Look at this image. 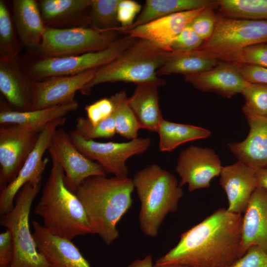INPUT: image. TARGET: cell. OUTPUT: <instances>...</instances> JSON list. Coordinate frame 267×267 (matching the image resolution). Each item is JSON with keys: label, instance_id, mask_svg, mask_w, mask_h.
I'll use <instances>...</instances> for the list:
<instances>
[{"label": "cell", "instance_id": "cell-14", "mask_svg": "<svg viewBox=\"0 0 267 267\" xmlns=\"http://www.w3.org/2000/svg\"><path fill=\"white\" fill-rule=\"evenodd\" d=\"M222 168L213 149L191 145L181 151L175 170L181 178L179 185L187 184L188 191H193L209 188L212 179L220 175Z\"/></svg>", "mask_w": 267, "mask_h": 267}, {"label": "cell", "instance_id": "cell-44", "mask_svg": "<svg viewBox=\"0 0 267 267\" xmlns=\"http://www.w3.org/2000/svg\"><path fill=\"white\" fill-rule=\"evenodd\" d=\"M127 267H154L152 257L151 255H147L143 259L132 262Z\"/></svg>", "mask_w": 267, "mask_h": 267}, {"label": "cell", "instance_id": "cell-13", "mask_svg": "<svg viewBox=\"0 0 267 267\" xmlns=\"http://www.w3.org/2000/svg\"><path fill=\"white\" fill-rule=\"evenodd\" d=\"M48 151L62 167L67 188L75 193L87 178L95 176H106V173L97 163L92 161L80 152L71 141L69 134L58 128L52 136Z\"/></svg>", "mask_w": 267, "mask_h": 267}, {"label": "cell", "instance_id": "cell-8", "mask_svg": "<svg viewBox=\"0 0 267 267\" xmlns=\"http://www.w3.org/2000/svg\"><path fill=\"white\" fill-rule=\"evenodd\" d=\"M117 32L91 27L46 28L36 52L41 57L74 56L105 49L117 39Z\"/></svg>", "mask_w": 267, "mask_h": 267}, {"label": "cell", "instance_id": "cell-5", "mask_svg": "<svg viewBox=\"0 0 267 267\" xmlns=\"http://www.w3.org/2000/svg\"><path fill=\"white\" fill-rule=\"evenodd\" d=\"M177 52L165 50L148 41L138 39L116 59L97 69L92 80L81 92L89 94L91 88L106 83L164 85L166 81L158 77L157 71Z\"/></svg>", "mask_w": 267, "mask_h": 267}, {"label": "cell", "instance_id": "cell-23", "mask_svg": "<svg viewBox=\"0 0 267 267\" xmlns=\"http://www.w3.org/2000/svg\"><path fill=\"white\" fill-rule=\"evenodd\" d=\"M92 0H42L38 4L46 27L69 28L88 27Z\"/></svg>", "mask_w": 267, "mask_h": 267}, {"label": "cell", "instance_id": "cell-20", "mask_svg": "<svg viewBox=\"0 0 267 267\" xmlns=\"http://www.w3.org/2000/svg\"><path fill=\"white\" fill-rule=\"evenodd\" d=\"M249 126L246 138L228 146L238 159L254 170L267 168V116H245Z\"/></svg>", "mask_w": 267, "mask_h": 267}, {"label": "cell", "instance_id": "cell-26", "mask_svg": "<svg viewBox=\"0 0 267 267\" xmlns=\"http://www.w3.org/2000/svg\"><path fill=\"white\" fill-rule=\"evenodd\" d=\"M76 100L48 108L20 111L14 110L0 102V124H19L44 128L49 122L62 117L76 110L78 107Z\"/></svg>", "mask_w": 267, "mask_h": 267}, {"label": "cell", "instance_id": "cell-18", "mask_svg": "<svg viewBox=\"0 0 267 267\" xmlns=\"http://www.w3.org/2000/svg\"><path fill=\"white\" fill-rule=\"evenodd\" d=\"M183 77L197 89L215 92L228 98L241 93L249 83L241 76L237 65L222 61H219L211 70L183 75Z\"/></svg>", "mask_w": 267, "mask_h": 267}, {"label": "cell", "instance_id": "cell-6", "mask_svg": "<svg viewBox=\"0 0 267 267\" xmlns=\"http://www.w3.org/2000/svg\"><path fill=\"white\" fill-rule=\"evenodd\" d=\"M267 43V20L237 19L217 15L211 36L196 50L219 61L230 62L247 46Z\"/></svg>", "mask_w": 267, "mask_h": 267}, {"label": "cell", "instance_id": "cell-19", "mask_svg": "<svg viewBox=\"0 0 267 267\" xmlns=\"http://www.w3.org/2000/svg\"><path fill=\"white\" fill-rule=\"evenodd\" d=\"M220 176V184L228 200L227 210L241 214L246 210L258 186L255 170L238 161L233 164L222 167Z\"/></svg>", "mask_w": 267, "mask_h": 267}, {"label": "cell", "instance_id": "cell-31", "mask_svg": "<svg viewBox=\"0 0 267 267\" xmlns=\"http://www.w3.org/2000/svg\"><path fill=\"white\" fill-rule=\"evenodd\" d=\"M222 15L237 19L267 20V0H218Z\"/></svg>", "mask_w": 267, "mask_h": 267}, {"label": "cell", "instance_id": "cell-30", "mask_svg": "<svg viewBox=\"0 0 267 267\" xmlns=\"http://www.w3.org/2000/svg\"><path fill=\"white\" fill-rule=\"evenodd\" d=\"M110 98L114 105L116 133L128 139L138 138V132L141 128L129 105L125 91L121 90Z\"/></svg>", "mask_w": 267, "mask_h": 267}, {"label": "cell", "instance_id": "cell-36", "mask_svg": "<svg viewBox=\"0 0 267 267\" xmlns=\"http://www.w3.org/2000/svg\"><path fill=\"white\" fill-rule=\"evenodd\" d=\"M230 63L267 68V44H256L243 48L232 57Z\"/></svg>", "mask_w": 267, "mask_h": 267}, {"label": "cell", "instance_id": "cell-40", "mask_svg": "<svg viewBox=\"0 0 267 267\" xmlns=\"http://www.w3.org/2000/svg\"><path fill=\"white\" fill-rule=\"evenodd\" d=\"M85 109L88 119L96 125L110 116L114 111V105L111 99L103 98L87 105Z\"/></svg>", "mask_w": 267, "mask_h": 267}, {"label": "cell", "instance_id": "cell-41", "mask_svg": "<svg viewBox=\"0 0 267 267\" xmlns=\"http://www.w3.org/2000/svg\"><path fill=\"white\" fill-rule=\"evenodd\" d=\"M226 267H267V254L259 246L254 245L243 256Z\"/></svg>", "mask_w": 267, "mask_h": 267}, {"label": "cell", "instance_id": "cell-22", "mask_svg": "<svg viewBox=\"0 0 267 267\" xmlns=\"http://www.w3.org/2000/svg\"><path fill=\"white\" fill-rule=\"evenodd\" d=\"M244 213L241 228L244 252L256 245L267 254V190L258 186Z\"/></svg>", "mask_w": 267, "mask_h": 267}, {"label": "cell", "instance_id": "cell-29", "mask_svg": "<svg viewBox=\"0 0 267 267\" xmlns=\"http://www.w3.org/2000/svg\"><path fill=\"white\" fill-rule=\"evenodd\" d=\"M219 60L198 50L177 52L157 71V76L192 74L211 70Z\"/></svg>", "mask_w": 267, "mask_h": 267}, {"label": "cell", "instance_id": "cell-3", "mask_svg": "<svg viewBox=\"0 0 267 267\" xmlns=\"http://www.w3.org/2000/svg\"><path fill=\"white\" fill-rule=\"evenodd\" d=\"M51 160L50 172L35 214L55 236L72 240L78 236L94 234L82 204L65 185L62 167L54 158Z\"/></svg>", "mask_w": 267, "mask_h": 267}, {"label": "cell", "instance_id": "cell-15", "mask_svg": "<svg viewBox=\"0 0 267 267\" xmlns=\"http://www.w3.org/2000/svg\"><path fill=\"white\" fill-rule=\"evenodd\" d=\"M96 69L75 75L52 76L32 82L30 110L55 106L73 101L76 92L93 79Z\"/></svg>", "mask_w": 267, "mask_h": 267}, {"label": "cell", "instance_id": "cell-38", "mask_svg": "<svg viewBox=\"0 0 267 267\" xmlns=\"http://www.w3.org/2000/svg\"><path fill=\"white\" fill-rule=\"evenodd\" d=\"M204 43L189 24L172 42V51L185 52L195 50Z\"/></svg>", "mask_w": 267, "mask_h": 267}, {"label": "cell", "instance_id": "cell-25", "mask_svg": "<svg viewBox=\"0 0 267 267\" xmlns=\"http://www.w3.org/2000/svg\"><path fill=\"white\" fill-rule=\"evenodd\" d=\"M155 83L137 84L128 98L129 105L141 128L157 132L164 119L159 104L158 87Z\"/></svg>", "mask_w": 267, "mask_h": 267}, {"label": "cell", "instance_id": "cell-32", "mask_svg": "<svg viewBox=\"0 0 267 267\" xmlns=\"http://www.w3.org/2000/svg\"><path fill=\"white\" fill-rule=\"evenodd\" d=\"M121 0H92L89 14V25L103 31H116L121 27L117 9Z\"/></svg>", "mask_w": 267, "mask_h": 267}, {"label": "cell", "instance_id": "cell-16", "mask_svg": "<svg viewBox=\"0 0 267 267\" xmlns=\"http://www.w3.org/2000/svg\"><path fill=\"white\" fill-rule=\"evenodd\" d=\"M163 16L123 33L137 39L148 41L159 48L172 51L173 40L204 8Z\"/></svg>", "mask_w": 267, "mask_h": 267}, {"label": "cell", "instance_id": "cell-45", "mask_svg": "<svg viewBox=\"0 0 267 267\" xmlns=\"http://www.w3.org/2000/svg\"><path fill=\"white\" fill-rule=\"evenodd\" d=\"M255 172L258 186L267 190V168L255 170Z\"/></svg>", "mask_w": 267, "mask_h": 267}, {"label": "cell", "instance_id": "cell-34", "mask_svg": "<svg viewBox=\"0 0 267 267\" xmlns=\"http://www.w3.org/2000/svg\"><path fill=\"white\" fill-rule=\"evenodd\" d=\"M241 94L245 100L242 107L245 116H267V85L249 83Z\"/></svg>", "mask_w": 267, "mask_h": 267}, {"label": "cell", "instance_id": "cell-1", "mask_svg": "<svg viewBox=\"0 0 267 267\" xmlns=\"http://www.w3.org/2000/svg\"><path fill=\"white\" fill-rule=\"evenodd\" d=\"M241 214L216 210L182 233L178 244L158 258L155 266L226 267L245 253L242 245Z\"/></svg>", "mask_w": 267, "mask_h": 267}, {"label": "cell", "instance_id": "cell-27", "mask_svg": "<svg viewBox=\"0 0 267 267\" xmlns=\"http://www.w3.org/2000/svg\"><path fill=\"white\" fill-rule=\"evenodd\" d=\"M217 7V0H146L133 24L120 33L168 15L205 7Z\"/></svg>", "mask_w": 267, "mask_h": 267}, {"label": "cell", "instance_id": "cell-11", "mask_svg": "<svg viewBox=\"0 0 267 267\" xmlns=\"http://www.w3.org/2000/svg\"><path fill=\"white\" fill-rule=\"evenodd\" d=\"M0 128V190L17 177L44 128L10 124Z\"/></svg>", "mask_w": 267, "mask_h": 267}, {"label": "cell", "instance_id": "cell-35", "mask_svg": "<svg viewBox=\"0 0 267 267\" xmlns=\"http://www.w3.org/2000/svg\"><path fill=\"white\" fill-rule=\"evenodd\" d=\"M74 131L86 140L111 138L116 133L113 113L110 116L96 125L92 124L88 118L79 117L76 119Z\"/></svg>", "mask_w": 267, "mask_h": 267}, {"label": "cell", "instance_id": "cell-7", "mask_svg": "<svg viewBox=\"0 0 267 267\" xmlns=\"http://www.w3.org/2000/svg\"><path fill=\"white\" fill-rule=\"evenodd\" d=\"M41 185L26 183L17 194L12 210L0 216V225L10 232L12 238L14 257L11 267H48L29 227L31 207Z\"/></svg>", "mask_w": 267, "mask_h": 267}, {"label": "cell", "instance_id": "cell-9", "mask_svg": "<svg viewBox=\"0 0 267 267\" xmlns=\"http://www.w3.org/2000/svg\"><path fill=\"white\" fill-rule=\"evenodd\" d=\"M138 39L129 35L118 38L105 49L83 54L59 57H41L26 72L33 81L58 76L75 75L98 69L111 62Z\"/></svg>", "mask_w": 267, "mask_h": 267}, {"label": "cell", "instance_id": "cell-12", "mask_svg": "<svg viewBox=\"0 0 267 267\" xmlns=\"http://www.w3.org/2000/svg\"><path fill=\"white\" fill-rule=\"evenodd\" d=\"M66 118L62 117L48 123L41 132L37 143L28 156L17 177L0 193V215L9 212L14 206V200L21 188L29 182L41 185L43 174L48 162L43 156L48 150L53 135L58 127L63 125Z\"/></svg>", "mask_w": 267, "mask_h": 267}, {"label": "cell", "instance_id": "cell-21", "mask_svg": "<svg viewBox=\"0 0 267 267\" xmlns=\"http://www.w3.org/2000/svg\"><path fill=\"white\" fill-rule=\"evenodd\" d=\"M32 82L20 67L18 58L0 59V91L11 108L20 111L31 110Z\"/></svg>", "mask_w": 267, "mask_h": 267}, {"label": "cell", "instance_id": "cell-2", "mask_svg": "<svg viewBox=\"0 0 267 267\" xmlns=\"http://www.w3.org/2000/svg\"><path fill=\"white\" fill-rule=\"evenodd\" d=\"M134 189L131 178L95 176L85 179L75 192L94 234L106 245L119 237L117 225L132 206Z\"/></svg>", "mask_w": 267, "mask_h": 267}, {"label": "cell", "instance_id": "cell-37", "mask_svg": "<svg viewBox=\"0 0 267 267\" xmlns=\"http://www.w3.org/2000/svg\"><path fill=\"white\" fill-rule=\"evenodd\" d=\"M215 6L204 8L190 22L189 25L196 33L204 41L212 35L216 24L217 14L214 11Z\"/></svg>", "mask_w": 267, "mask_h": 267}, {"label": "cell", "instance_id": "cell-43", "mask_svg": "<svg viewBox=\"0 0 267 267\" xmlns=\"http://www.w3.org/2000/svg\"><path fill=\"white\" fill-rule=\"evenodd\" d=\"M14 249L10 232L6 230L0 234V267H11Z\"/></svg>", "mask_w": 267, "mask_h": 267}, {"label": "cell", "instance_id": "cell-24", "mask_svg": "<svg viewBox=\"0 0 267 267\" xmlns=\"http://www.w3.org/2000/svg\"><path fill=\"white\" fill-rule=\"evenodd\" d=\"M13 19L21 43L36 51L46 27L43 20L38 2L35 0L12 1Z\"/></svg>", "mask_w": 267, "mask_h": 267}, {"label": "cell", "instance_id": "cell-10", "mask_svg": "<svg viewBox=\"0 0 267 267\" xmlns=\"http://www.w3.org/2000/svg\"><path fill=\"white\" fill-rule=\"evenodd\" d=\"M69 134L71 142L83 155L96 160L106 173L127 178L129 170L127 160L145 152L151 144L149 138H136L125 142H99L86 140L74 130Z\"/></svg>", "mask_w": 267, "mask_h": 267}, {"label": "cell", "instance_id": "cell-33", "mask_svg": "<svg viewBox=\"0 0 267 267\" xmlns=\"http://www.w3.org/2000/svg\"><path fill=\"white\" fill-rule=\"evenodd\" d=\"M20 46L15 36L11 18L7 7L0 0V59L18 58Z\"/></svg>", "mask_w": 267, "mask_h": 267}, {"label": "cell", "instance_id": "cell-17", "mask_svg": "<svg viewBox=\"0 0 267 267\" xmlns=\"http://www.w3.org/2000/svg\"><path fill=\"white\" fill-rule=\"evenodd\" d=\"M32 225L37 249L48 267H91L71 240L51 234L36 221H32Z\"/></svg>", "mask_w": 267, "mask_h": 267}, {"label": "cell", "instance_id": "cell-4", "mask_svg": "<svg viewBox=\"0 0 267 267\" xmlns=\"http://www.w3.org/2000/svg\"><path fill=\"white\" fill-rule=\"evenodd\" d=\"M132 179L140 202V229L145 235L156 237L166 216L177 210L183 191L175 176L156 164L146 166Z\"/></svg>", "mask_w": 267, "mask_h": 267}, {"label": "cell", "instance_id": "cell-46", "mask_svg": "<svg viewBox=\"0 0 267 267\" xmlns=\"http://www.w3.org/2000/svg\"><path fill=\"white\" fill-rule=\"evenodd\" d=\"M154 267H188L178 266V265L155 266L154 265Z\"/></svg>", "mask_w": 267, "mask_h": 267}, {"label": "cell", "instance_id": "cell-39", "mask_svg": "<svg viewBox=\"0 0 267 267\" xmlns=\"http://www.w3.org/2000/svg\"><path fill=\"white\" fill-rule=\"evenodd\" d=\"M141 11V5L133 0H121L117 9V19L121 27L116 32H120L132 26L137 14Z\"/></svg>", "mask_w": 267, "mask_h": 267}, {"label": "cell", "instance_id": "cell-42", "mask_svg": "<svg viewBox=\"0 0 267 267\" xmlns=\"http://www.w3.org/2000/svg\"><path fill=\"white\" fill-rule=\"evenodd\" d=\"M243 79L251 84L267 85V68L252 65H237Z\"/></svg>", "mask_w": 267, "mask_h": 267}, {"label": "cell", "instance_id": "cell-28", "mask_svg": "<svg viewBox=\"0 0 267 267\" xmlns=\"http://www.w3.org/2000/svg\"><path fill=\"white\" fill-rule=\"evenodd\" d=\"M157 133L159 134V148L161 151H171L180 145L195 140L204 139L211 135L205 128L188 124L161 121Z\"/></svg>", "mask_w": 267, "mask_h": 267}]
</instances>
